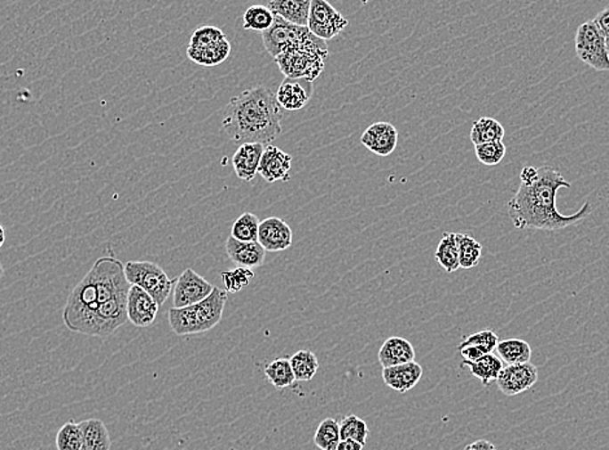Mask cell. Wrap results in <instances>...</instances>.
Here are the masks:
<instances>
[{
    "label": "cell",
    "instance_id": "cell-1",
    "mask_svg": "<svg viewBox=\"0 0 609 450\" xmlns=\"http://www.w3.org/2000/svg\"><path fill=\"white\" fill-rule=\"evenodd\" d=\"M130 287L121 261L112 256L99 258L70 292L62 310L65 326L72 332L95 338L115 334L129 322L126 304Z\"/></svg>",
    "mask_w": 609,
    "mask_h": 450
},
{
    "label": "cell",
    "instance_id": "cell-2",
    "mask_svg": "<svg viewBox=\"0 0 609 450\" xmlns=\"http://www.w3.org/2000/svg\"><path fill=\"white\" fill-rule=\"evenodd\" d=\"M571 182L562 173L548 165L524 167L520 173V187L508 201V212L515 229L555 232L573 226L591 213L590 201H585L580 210L571 216L557 210V191L569 189Z\"/></svg>",
    "mask_w": 609,
    "mask_h": 450
},
{
    "label": "cell",
    "instance_id": "cell-3",
    "mask_svg": "<svg viewBox=\"0 0 609 450\" xmlns=\"http://www.w3.org/2000/svg\"><path fill=\"white\" fill-rule=\"evenodd\" d=\"M283 110L275 94L264 86L233 96L224 110L222 127L236 143L270 145L281 134Z\"/></svg>",
    "mask_w": 609,
    "mask_h": 450
},
{
    "label": "cell",
    "instance_id": "cell-4",
    "mask_svg": "<svg viewBox=\"0 0 609 450\" xmlns=\"http://www.w3.org/2000/svg\"><path fill=\"white\" fill-rule=\"evenodd\" d=\"M227 303V290L215 287L212 295L201 303L187 307H172L169 324L176 335H195L215 329L221 322Z\"/></svg>",
    "mask_w": 609,
    "mask_h": 450
},
{
    "label": "cell",
    "instance_id": "cell-5",
    "mask_svg": "<svg viewBox=\"0 0 609 450\" xmlns=\"http://www.w3.org/2000/svg\"><path fill=\"white\" fill-rule=\"evenodd\" d=\"M262 41L267 53L274 59L281 53L297 50L329 53L326 42L317 38L307 28L296 27L278 16H275L272 27L262 33Z\"/></svg>",
    "mask_w": 609,
    "mask_h": 450
},
{
    "label": "cell",
    "instance_id": "cell-6",
    "mask_svg": "<svg viewBox=\"0 0 609 450\" xmlns=\"http://www.w3.org/2000/svg\"><path fill=\"white\" fill-rule=\"evenodd\" d=\"M125 275L131 286L139 287L162 307L175 290V279H170L160 265L150 261H127Z\"/></svg>",
    "mask_w": 609,
    "mask_h": 450
},
{
    "label": "cell",
    "instance_id": "cell-7",
    "mask_svg": "<svg viewBox=\"0 0 609 450\" xmlns=\"http://www.w3.org/2000/svg\"><path fill=\"white\" fill-rule=\"evenodd\" d=\"M576 53L580 60L597 72H608L607 45L593 20L583 22L577 29Z\"/></svg>",
    "mask_w": 609,
    "mask_h": 450
},
{
    "label": "cell",
    "instance_id": "cell-8",
    "mask_svg": "<svg viewBox=\"0 0 609 450\" xmlns=\"http://www.w3.org/2000/svg\"><path fill=\"white\" fill-rule=\"evenodd\" d=\"M329 53L320 51L297 50L281 53L275 58L276 64L287 78L304 79L312 82L321 76Z\"/></svg>",
    "mask_w": 609,
    "mask_h": 450
},
{
    "label": "cell",
    "instance_id": "cell-9",
    "mask_svg": "<svg viewBox=\"0 0 609 450\" xmlns=\"http://www.w3.org/2000/svg\"><path fill=\"white\" fill-rule=\"evenodd\" d=\"M349 21L326 0H312L307 29L321 41H329L341 33Z\"/></svg>",
    "mask_w": 609,
    "mask_h": 450
},
{
    "label": "cell",
    "instance_id": "cell-10",
    "mask_svg": "<svg viewBox=\"0 0 609 450\" xmlns=\"http://www.w3.org/2000/svg\"><path fill=\"white\" fill-rule=\"evenodd\" d=\"M215 286L193 269H186L176 278L173 303L176 309L195 306L212 295Z\"/></svg>",
    "mask_w": 609,
    "mask_h": 450
},
{
    "label": "cell",
    "instance_id": "cell-11",
    "mask_svg": "<svg viewBox=\"0 0 609 450\" xmlns=\"http://www.w3.org/2000/svg\"><path fill=\"white\" fill-rule=\"evenodd\" d=\"M538 381L533 364H506L497 379L498 389L506 396H516L531 389Z\"/></svg>",
    "mask_w": 609,
    "mask_h": 450
},
{
    "label": "cell",
    "instance_id": "cell-12",
    "mask_svg": "<svg viewBox=\"0 0 609 450\" xmlns=\"http://www.w3.org/2000/svg\"><path fill=\"white\" fill-rule=\"evenodd\" d=\"M158 304L152 296L136 286H131L127 295V321L135 327L152 326L158 315Z\"/></svg>",
    "mask_w": 609,
    "mask_h": 450
},
{
    "label": "cell",
    "instance_id": "cell-13",
    "mask_svg": "<svg viewBox=\"0 0 609 450\" xmlns=\"http://www.w3.org/2000/svg\"><path fill=\"white\" fill-rule=\"evenodd\" d=\"M258 243L266 252H280L292 246L293 233L289 225L279 217L264 219L258 230Z\"/></svg>",
    "mask_w": 609,
    "mask_h": 450
},
{
    "label": "cell",
    "instance_id": "cell-14",
    "mask_svg": "<svg viewBox=\"0 0 609 450\" xmlns=\"http://www.w3.org/2000/svg\"><path fill=\"white\" fill-rule=\"evenodd\" d=\"M290 167H292V156L289 153L284 152L275 145H267L262 155L258 175L269 184L288 181Z\"/></svg>",
    "mask_w": 609,
    "mask_h": 450
},
{
    "label": "cell",
    "instance_id": "cell-15",
    "mask_svg": "<svg viewBox=\"0 0 609 450\" xmlns=\"http://www.w3.org/2000/svg\"><path fill=\"white\" fill-rule=\"evenodd\" d=\"M361 142L371 152L386 158L397 147L398 131L389 122H377L364 130Z\"/></svg>",
    "mask_w": 609,
    "mask_h": 450
},
{
    "label": "cell",
    "instance_id": "cell-16",
    "mask_svg": "<svg viewBox=\"0 0 609 450\" xmlns=\"http://www.w3.org/2000/svg\"><path fill=\"white\" fill-rule=\"evenodd\" d=\"M313 94L312 82L286 78L276 91V102L281 110H300L309 102Z\"/></svg>",
    "mask_w": 609,
    "mask_h": 450
},
{
    "label": "cell",
    "instance_id": "cell-17",
    "mask_svg": "<svg viewBox=\"0 0 609 450\" xmlns=\"http://www.w3.org/2000/svg\"><path fill=\"white\" fill-rule=\"evenodd\" d=\"M423 377V367L418 363L398 364L383 369L384 383L398 393H406L414 389Z\"/></svg>",
    "mask_w": 609,
    "mask_h": 450
},
{
    "label": "cell",
    "instance_id": "cell-18",
    "mask_svg": "<svg viewBox=\"0 0 609 450\" xmlns=\"http://www.w3.org/2000/svg\"><path fill=\"white\" fill-rule=\"evenodd\" d=\"M264 151V144L260 143H244L238 148L232 158V165L239 179L250 182L256 178Z\"/></svg>",
    "mask_w": 609,
    "mask_h": 450
},
{
    "label": "cell",
    "instance_id": "cell-19",
    "mask_svg": "<svg viewBox=\"0 0 609 450\" xmlns=\"http://www.w3.org/2000/svg\"><path fill=\"white\" fill-rule=\"evenodd\" d=\"M226 252L230 260L235 262L238 266L250 270L261 266L266 258V250L262 248L258 241L243 243V241L233 239L231 235L226 241Z\"/></svg>",
    "mask_w": 609,
    "mask_h": 450
},
{
    "label": "cell",
    "instance_id": "cell-20",
    "mask_svg": "<svg viewBox=\"0 0 609 450\" xmlns=\"http://www.w3.org/2000/svg\"><path fill=\"white\" fill-rule=\"evenodd\" d=\"M378 363L383 369L398 364L414 363L415 349L412 344L400 336L386 339L378 353Z\"/></svg>",
    "mask_w": 609,
    "mask_h": 450
},
{
    "label": "cell",
    "instance_id": "cell-21",
    "mask_svg": "<svg viewBox=\"0 0 609 450\" xmlns=\"http://www.w3.org/2000/svg\"><path fill=\"white\" fill-rule=\"evenodd\" d=\"M310 4L312 0H272L266 7L289 24L307 28Z\"/></svg>",
    "mask_w": 609,
    "mask_h": 450
},
{
    "label": "cell",
    "instance_id": "cell-22",
    "mask_svg": "<svg viewBox=\"0 0 609 450\" xmlns=\"http://www.w3.org/2000/svg\"><path fill=\"white\" fill-rule=\"evenodd\" d=\"M79 424L84 434L81 450H110L112 438L104 421L91 418V420L79 421Z\"/></svg>",
    "mask_w": 609,
    "mask_h": 450
},
{
    "label": "cell",
    "instance_id": "cell-23",
    "mask_svg": "<svg viewBox=\"0 0 609 450\" xmlns=\"http://www.w3.org/2000/svg\"><path fill=\"white\" fill-rule=\"evenodd\" d=\"M505 127L491 117H481L474 122L471 129V142L476 145L503 142L505 138Z\"/></svg>",
    "mask_w": 609,
    "mask_h": 450
},
{
    "label": "cell",
    "instance_id": "cell-24",
    "mask_svg": "<svg viewBox=\"0 0 609 450\" xmlns=\"http://www.w3.org/2000/svg\"><path fill=\"white\" fill-rule=\"evenodd\" d=\"M498 357L503 364H519L531 363L532 348L528 341L522 339H506L499 340L497 346Z\"/></svg>",
    "mask_w": 609,
    "mask_h": 450
},
{
    "label": "cell",
    "instance_id": "cell-25",
    "mask_svg": "<svg viewBox=\"0 0 609 450\" xmlns=\"http://www.w3.org/2000/svg\"><path fill=\"white\" fill-rule=\"evenodd\" d=\"M462 366L468 367L475 378L480 379L483 386L489 387L491 381L497 380L499 377L505 364L494 353H489L475 363L462 364Z\"/></svg>",
    "mask_w": 609,
    "mask_h": 450
},
{
    "label": "cell",
    "instance_id": "cell-26",
    "mask_svg": "<svg viewBox=\"0 0 609 450\" xmlns=\"http://www.w3.org/2000/svg\"><path fill=\"white\" fill-rule=\"evenodd\" d=\"M435 261L448 273H454L459 269V247H458L457 233H443L437 250Z\"/></svg>",
    "mask_w": 609,
    "mask_h": 450
},
{
    "label": "cell",
    "instance_id": "cell-27",
    "mask_svg": "<svg viewBox=\"0 0 609 450\" xmlns=\"http://www.w3.org/2000/svg\"><path fill=\"white\" fill-rule=\"evenodd\" d=\"M187 53H189V58L196 64L204 65V67H215V65L221 64L229 58L230 53H231V45L226 38L219 44L207 48L189 47Z\"/></svg>",
    "mask_w": 609,
    "mask_h": 450
},
{
    "label": "cell",
    "instance_id": "cell-28",
    "mask_svg": "<svg viewBox=\"0 0 609 450\" xmlns=\"http://www.w3.org/2000/svg\"><path fill=\"white\" fill-rule=\"evenodd\" d=\"M289 363L290 366H292L296 380L298 381L312 380L315 374H317L318 369H320L317 356L306 349L296 352L289 358Z\"/></svg>",
    "mask_w": 609,
    "mask_h": 450
},
{
    "label": "cell",
    "instance_id": "cell-29",
    "mask_svg": "<svg viewBox=\"0 0 609 450\" xmlns=\"http://www.w3.org/2000/svg\"><path fill=\"white\" fill-rule=\"evenodd\" d=\"M264 375L278 389H288L296 381L289 358H276L264 367Z\"/></svg>",
    "mask_w": 609,
    "mask_h": 450
},
{
    "label": "cell",
    "instance_id": "cell-30",
    "mask_svg": "<svg viewBox=\"0 0 609 450\" xmlns=\"http://www.w3.org/2000/svg\"><path fill=\"white\" fill-rule=\"evenodd\" d=\"M275 16L266 5H252L243 17V29L264 33L274 24Z\"/></svg>",
    "mask_w": 609,
    "mask_h": 450
},
{
    "label": "cell",
    "instance_id": "cell-31",
    "mask_svg": "<svg viewBox=\"0 0 609 450\" xmlns=\"http://www.w3.org/2000/svg\"><path fill=\"white\" fill-rule=\"evenodd\" d=\"M458 247H459V266L462 269H472L479 265L483 246L467 233H457Z\"/></svg>",
    "mask_w": 609,
    "mask_h": 450
},
{
    "label": "cell",
    "instance_id": "cell-32",
    "mask_svg": "<svg viewBox=\"0 0 609 450\" xmlns=\"http://www.w3.org/2000/svg\"><path fill=\"white\" fill-rule=\"evenodd\" d=\"M260 219L253 213H244L232 225L231 236L243 243H252L258 241Z\"/></svg>",
    "mask_w": 609,
    "mask_h": 450
},
{
    "label": "cell",
    "instance_id": "cell-33",
    "mask_svg": "<svg viewBox=\"0 0 609 450\" xmlns=\"http://www.w3.org/2000/svg\"><path fill=\"white\" fill-rule=\"evenodd\" d=\"M340 426L334 418H326L314 435V444L321 450H336L340 443Z\"/></svg>",
    "mask_w": 609,
    "mask_h": 450
},
{
    "label": "cell",
    "instance_id": "cell-34",
    "mask_svg": "<svg viewBox=\"0 0 609 450\" xmlns=\"http://www.w3.org/2000/svg\"><path fill=\"white\" fill-rule=\"evenodd\" d=\"M338 426H340L341 440L357 441L361 446H366L367 436L369 434L366 421L358 418L357 415L350 414L338 421Z\"/></svg>",
    "mask_w": 609,
    "mask_h": 450
},
{
    "label": "cell",
    "instance_id": "cell-35",
    "mask_svg": "<svg viewBox=\"0 0 609 450\" xmlns=\"http://www.w3.org/2000/svg\"><path fill=\"white\" fill-rule=\"evenodd\" d=\"M84 444L81 424L69 421L60 427L56 435V448L58 450H81Z\"/></svg>",
    "mask_w": 609,
    "mask_h": 450
},
{
    "label": "cell",
    "instance_id": "cell-36",
    "mask_svg": "<svg viewBox=\"0 0 609 450\" xmlns=\"http://www.w3.org/2000/svg\"><path fill=\"white\" fill-rule=\"evenodd\" d=\"M222 281H223L224 289L227 292H240L241 290L246 289L255 278V273L246 267H235V269H229L222 273Z\"/></svg>",
    "mask_w": 609,
    "mask_h": 450
},
{
    "label": "cell",
    "instance_id": "cell-37",
    "mask_svg": "<svg viewBox=\"0 0 609 450\" xmlns=\"http://www.w3.org/2000/svg\"><path fill=\"white\" fill-rule=\"evenodd\" d=\"M499 343V338L491 330H483V331L474 332L472 335L466 336L459 347H474L481 350L483 355L493 353Z\"/></svg>",
    "mask_w": 609,
    "mask_h": 450
},
{
    "label": "cell",
    "instance_id": "cell-38",
    "mask_svg": "<svg viewBox=\"0 0 609 450\" xmlns=\"http://www.w3.org/2000/svg\"><path fill=\"white\" fill-rule=\"evenodd\" d=\"M475 151H476L477 160L481 164L486 165V167H495V165L499 164L505 159L506 152H508L503 142L476 145Z\"/></svg>",
    "mask_w": 609,
    "mask_h": 450
},
{
    "label": "cell",
    "instance_id": "cell-39",
    "mask_svg": "<svg viewBox=\"0 0 609 450\" xmlns=\"http://www.w3.org/2000/svg\"><path fill=\"white\" fill-rule=\"evenodd\" d=\"M226 39L223 31L215 27H201L193 31L189 47L207 48Z\"/></svg>",
    "mask_w": 609,
    "mask_h": 450
},
{
    "label": "cell",
    "instance_id": "cell-40",
    "mask_svg": "<svg viewBox=\"0 0 609 450\" xmlns=\"http://www.w3.org/2000/svg\"><path fill=\"white\" fill-rule=\"evenodd\" d=\"M595 25H597V29L602 33L603 38H605V45H607V50L609 53V8H605L602 12L597 13L593 20Z\"/></svg>",
    "mask_w": 609,
    "mask_h": 450
},
{
    "label": "cell",
    "instance_id": "cell-41",
    "mask_svg": "<svg viewBox=\"0 0 609 450\" xmlns=\"http://www.w3.org/2000/svg\"><path fill=\"white\" fill-rule=\"evenodd\" d=\"M465 450H497L494 444L488 440H477L475 443L468 444Z\"/></svg>",
    "mask_w": 609,
    "mask_h": 450
},
{
    "label": "cell",
    "instance_id": "cell-42",
    "mask_svg": "<svg viewBox=\"0 0 609 450\" xmlns=\"http://www.w3.org/2000/svg\"><path fill=\"white\" fill-rule=\"evenodd\" d=\"M336 450H363V446L357 441L341 440Z\"/></svg>",
    "mask_w": 609,
    "mask_h": 450
},
{
    "label": "cell",
    "instance_id": "cell-43",
    "mask_svg": "<svg viewBox=\"0 0 609 450\" xmlns=\"http://www.w3.org/2000/svg\"><path fill=\"white\" fill-rule=\"evenodd\" d=\"M5 241V232H4V227L0 225V248L3 247V244H4Z\"/></svg>",
    "mask_w": 609,
    "mask_h": 450
},
{
    "label": "cell",
    "instance_id": "cell-44",
    "mask_svg": "<svg viewBox=\"0 0 609 450\" xmlns=\"http://www.w3.org/2000/svg\"><path fill=\"white\" fill-rule=\"evenodd\" d=\"M4 275V267H3L2 262H0V278Z\"/></svg>",
    "mask_w": 609,
    "mask_h": 450
},
{
    "label": "cell",
    "instance_id": "cell-45",
    "mask_svg": "<svg viewBox=\"0 0 609 450\" xmlns=\"http://www.w3.org/2000/svg\"><path fill=\"white\" fill-rule=\"evenodd\" d=\"M229 450H238V449H229Z\"/></svg>",
    "mask_w": 609,
    "mask_h": 450
}]
</instances>
